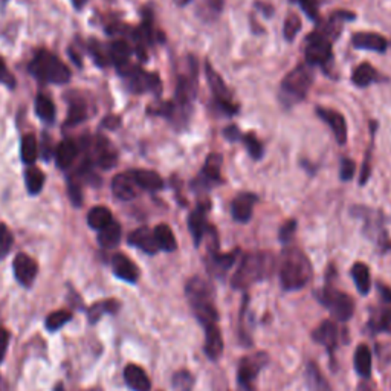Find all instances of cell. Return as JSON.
<instances>
[{"instance_id": "cell-1", "label": "cell", "mask_w": 391, "mask_h": 391, "mask_svg": "<svg viewBox=\"0 0 391 391\" xmlns=\"http://www.w3.org/2000/svg\"><path fill=\"white\" fill-rule=\"evenodd\" d=\"M185 294L199 323L203 327L217 324L219 313L216 303H214V298H216L214 294L216 292H214V288L208 280L202 277H193L188 280Z\"/></svg>"}, {"instance_id": "cell-2", "label": "cell", "mask_w": 391, "mask_h": 391, "mask_svg": "<svg viewBox=\"0 0 391 391\" xmlns=\"http://www.w3.org/2000/svg\"><path fill=\"white\" fill-rule=\"evenodd\" d=\"M312 278V265L300 249H288L281 258L280 280L285 290L303 289Z\"/></svg>"}, {"instance_id": "cell-3", "label": "cell", "mask_w": 391, "mask_h": 391, "mask_svg": "<svg viewBox=\"0 0 391 391\" xmlns=\"http://www.w3.org/2000/svg\"><path fill=\"white\" fill-rule=\"evenodd\" d=\"M274 267V257L267 252H251L244 256L239 269L231 280L234 289H248L254 283L266 278Z\"/></svg>"}, {"instance_id": "cell-4", "label": "cell", "mask_w": 391, "mask_h": 391, "mask_svg": "<svg viewBox=\"0 0 391 391\" xmlns=\"http://www.w3.org/2000/svg\"><path fill=\"white\" fill-rule=\"evenodd\" d=\"M29 72L40 83L65 84L71 80L67 66L49 51H38L29 63Z\"/></svg>"}, {"instance_id": "cell-5", "label": "cell", "mask_w": 391, "mask_h": 391, "mask_svg": "<svg viewBox=\"0 0 391 391\" xmlns=\"http://www.w3.org/2000/svg\"><path fill=\"white\" fill-rule=\"evenodd\" d=\"M313 81V74L309 66L300 65L292 72H289L281 84L283 95L288 98L289 103L300 101L308 94Z\"/></svg>"}, {"instance_id": "cell-6", "label": "cell", "mask_w": 391, "mask_h": 391, "mask_svg": "<svg viewBox=\"0 0 391 391\" xmlns=\"http://www.w3.org/2000/svg\"><path fill=\"white\" fill-rule=\"evenodd\" d=\"M118 72L122 78L127 81V88L132 90L133 94H144V92L160 94L163 84H160V80L156 74L144 72L142 69L130 63L118 67Z\"/></svg>"}, {"instance_id": "cell-7", "label": "cell", "mask_w": 391, "mask_h": 391, "mask_svg": "<svg viewBox=\"0 0 391 391\" xmlns=\"http://www.w3.org/2000/svg\"><path fill=\"white\" fill-rule=\"evenodd\" d=\"M318 300L324 308L331 310L333 318L342 321V323L353 317L355 301L353 298L349 297L347 294L340 292V290L327 286L318 292Z\"/></svg>"}, {"instance_id": "cell-8", "label": "cell", "mask_w": 391, "mask_h": 391, "mask_svg": "<svg viewBox=\"0 0 391 391\" xmlns=\"http://www.w3.org/2000/svg\"><path fill=\"white\" fill-rule=\"evenodd\" d=\"M266 364H267L266 353H256L252 356L243 358L239 363V370H237V382H239V385L244 391H254L258 373L262 372Z\"/></svg>"}, {"instance_id": "cell-9", "label": "cell", "mask_w": 391, "mask_h": 391, "mask_svg": "<svg viewBox=\"0 0 391 391\" xmlns=\"http://www.w3.org/2000/svg\"><path fill=\"white\" fill-rule=\"evenodd\" d=\"M332 58V43L321 31L308 37L306 44V60L309 65H326Z\"/></svg>"}, {"instance_id": "cell-10", "label": "cell", "mask_w": 391, "mask_h": 391, "mask_svg": "<svg viewBox=\"0 0 391 391\" xmlns=\"http://www.w3.org/2000/svg\"><path fill=\"white\" fill-rule=\"evenodd\" d=\"M205 75H206V80H208L214 98H216L217 104L222 107V109H224V112H226V113L237 112V106L233 103L231 92H229V89L226 88V84L224 80H222V76L214 71L208 63H206V66H205Z\"/></svg>"}, {"instance_id": "cell-11", "label": "cell", "mask_w": 391, "mask_h": 391, "mask_svg": "<svg viewBox=\"0 0 391 391\" xmlns=\"http://www.w3.org/2000/svg\"><path fill=\"white\" fill-rule=\"evenodd\" d=\"M208 211H210V203L202 202L197 205V208L191 213L188 217V229L191 235H193L196 244H199L205 239V235L210 229L208 222H206V214H208Z\"/></svg>"}, {"instance_id": "cell-12", "label": "cell", "mask_w": 391, "mask_h": 391, "mask_svg": "<svg viewBox=\"0 0 391 391\" xmlns=\"http://www.w3.org/2000/svg\"><path fill=\"white\" fill-rule=\"evenodd\" d=\"M318 117L326 121L328 126H331L335 140L338 141L340 145H344L347 141V124L346 119L341 113L335 112V110H328V109H323V107H318L317 109Z\"/></svg>"}, {"instance_id": "cell-13", "label": "cell", "mask_w": 391, "mask_h": 391, "mask_svg": "<svg viewBox=\"0 0 391 391\" xmlns=\"http://www.w3.org/2000/svg\"><path fill=\"white\" fill-rule=\"evenodd\" d=\"M14 275L20 285L31 286L38 272L37 263L26 254H19L14 258Z\"/></svg>"}, {"instance_id": "cell-14", "label": "cell", "mask_w": 391, "mask_h": 391, "mask_svg": "<svg viewBox=\"0 0 391 391\" xmlns=\"http://www.w3.org/2000/svg\"><path fill=\"white\" fill-rule=\"evenodd\" d=\"M313 340L318 344H321L324 349H327L328 353H333V350L338 346V327L333 323V321L327 319L323 321L313 332Z\"/></svg>"}, {"instance_id": "cell-15", "label": "cell", "mask_w": 391, "mask_h": 391, "mask_svg": "<svg viewBox=\"0 0 391 391\" xmlns=\"http://www.w3.org/2000/svg\"><path fill=\"white\" fill-rule=\"evenodd\" d=\"M112 271L118 278L127 283H136L138 278H140V269H138V266L124 254L113 256Z\"/></svg>"}, {"instance_id": "cell-16", "label": "cell", "mask_w": 391, "mask_h": 391, "mask_svg": "<svg viewBox=\"0 0 391 391\" xmlns=\"http://www.w3.org/2000/svg\"><path fill=\"white\" fill-rule=\"evenodd\" d=\"M128 243L132 247L140 248L141 251H144L145 254H156L159 251L158 243L155 240V234H153L151 229H149L147 226H141L135 229V231L128 235Z\"/></svg>"}, {"instance_id": "cell-17", "label": "cell", "mask_w": 391, "mask_h": 391, "mask_svg": "<svg viewBox=\"0 0 391 391\" xmlns=\"http://www.w3.org/2000/svg\"><path fill=\"white\" fill-rule=\"evenodd\" d=\"M257 202V196L252 193H242L237 196L233 205H231V213L233 217L237 222L247 224V222L252 217V211H254V205Z\"/></svg>"}, {"instance_id": "cell-18", "label": "cell", "mask_w": 391, "mask_h": 391, "mask_svg": "<svg viewBox=\"0 0 391 391\" xmlns=\"http://www.w3.org/2000/svg\"><path fill=\"white\" fill-rule=\"evenodd\" d=\"M205 355L211 361H216L224 353V338H222L220 328L217 324H211L205 327Z\"/></svg>"}, {"instance_id": "cell-19", "label": "cell", "mask_w": 391, "mask_h": 391, "mask_svg": "<svg viewBox=\"0 0 391 391\" xmlns=\"http://www.w3.org/2000/svg\"><path fill=\"white\" fill-rule=\"evenodd\" d=\"M351 43L358 49H367V51H376V52H385L387 49V40L385 37L376 33H358L351 37Z\"/></svg>"}, {"instance_id": "cell-20", "label": "cell", "mask_w": 391, "mask_h": 391, "mask_svg": "<svg viewBox=\"0 0 391 391\" xmlns=\"http://www.w3.org/2000/svg\"><path fill=\"white\" fill-rule=\"evenodd\" d=\"M124 379L126 384L133 391H150L151 388V382L147 376V373H145L140 365H127L124 370Z\"/></svg>"}, {"instance_id": "cell-21", "label": "cell", "mask_w": 391, "mask_h": 391, "mask_svg": "<svg viewBox=\"0 0 391 391\" xmlns=\"http://www.w3.org/2000/svg\"><path fill=\"white\" fill-rule=\"evenodd\" d=\"M112 191L119 201H132L136 196V183L128 173L117 174L112 181Z\"/></svg>"}, {"instance_id": "cell-22", "label": "cell", "mask_w": 391, "mask_h": 391, "mask_svg": "<svg viewBox=\"0 0 391 391\" xmlns=\"http://www.w3.org/2000/svg\"><path fill=\"white\" fill-rule=\"evenodd\" d=\"M128 174L132 176V179L136 183V187H140L142 190L159 191L160 188L164 187L163 178H160V176L156 172H151V170H133V172H130Z\"/></svg>"}, {"instance_id": "cell-23", "label": "cell", "mask_w": 391, "mask_h": 391, "mask_svg": "<svg viewBox=\"0 0 391 391\" xmlns=\"http://www.w3.org/2000/svg\"><path fill=\"white\" fill-rule=\"evenodd\" d=\"M237 256H239V251H233L229 252V254H220L219 249L217 251H210V256H208V267L217 275L225 274L229 267H231L235 260Z\"/></svg>"}, {"instance_id": "cell-24", "label": "cell", "mask_w": 391, "mask_h": 391, "mask_svg": "<svg viewBox=\"0 0 391 391\" xmlns=\"http://www.w3.org/2000/svg\"><path fill=\"white\" fill-rule=\"evenodd\" d=\"M76 155H78V145H76L72 140L61 141L56 150L57 167L61 168V170H66V168L74 164Z\"/></svg>"}, {"instance_id": "cell-25", "label": "cell", "mask_w": 391, "mask_h": 391, "mask_svg": "<svg viewBox=\"0 0 391 391\" xmlns=\"http://www.w3.org/2000/svg\"><path fill=\"white\" fill-rule=\"evenodd\" d=\"M220 168H222V156L219 153H211V155L206 158L205 160V167L202 172V179L205 185V182L211 183V185H216V183H222V174H220Z\"/></svg>"}, {"instance_id": "cell-26", "label": "cell", "mask_w": 391, "mask_h": 391, "mask_svg": "<svg viewBox=\"0 0 391 391\" xmlns=\"http://www.w3.org/2000/svg\"><path fill=\"white\" fill-rule=\"evenodd\" d=\"M306 384L309 391H332L331 384L315 363H309L306 367Z\"/></svg>"}, {"instance_id": "cell-27", "label": "cell", "mask_w": 391, "mask_h": 391, "mask_svg": "<svg viewBox=\"0 0 391 391\" xmlns=\"http://www.w3.org/2000/svg\"><path fill=\"white\" fill-rule=\"evenodd\" d=\"M107 51H109V60L117 67L127 65L130 61V57H132V46H130L126 40L113 42Z\"/></svg>"}, {"instance_id": "cell-28", "label": "cell", "mask_w": 391, "mask_h": 391, "mask_svg": "<svg viewBox=\"0 0 391 391\" xmlns=\"http://www.w3.org/2000/svg\"><path fill=\"white\" fill-rule=\"evenodd\" d=\"M121 234H122V231H121L119 224L118 222L112 220L109 225L104 226L103 229H99L98 243L106 249L115 248V247H118V243L121 242Z\"/></svg>"}, {"instance_id": "cell-29", "label": "cell", "mask_w": 391, "mask_h": 391, "mask_svg": "<svg viewBox=\"0 0 391 391\" xmlns=\"http://www.w3.org/2000/svg\"><path fill=\"white\" fill-rule=\"evenodd\" d=\"M351 277L356 285V289L363 295H367L372 289V278H370V269L365 263H355L351 267Z\"/></svg>"}, {"instance_id": "cell-30", "label": "cell", "mask_w": 391, "mask_h": 391, "mask_svg": "<svg viewBox=\"0 0 391 391\" xmlns=\"http://www.w3.org/2000/svg\"><path fill=\"white\" fill-rule=\"evenodd\" d=\"M155 240L158 243V248L163 249L165 252H173L178 248V242L174 239V234L172 231V228L165 225V224H160L155 228Z\"/></svg>"}, {"instance_id": "cell-31", "label": "cell", "mask_w": 391, "mask_h": 391, "mask_svg": "<svg viewBox=\"0 0 391 391\" xmlns=\"http://www.w3.org/2000/svg\"><path fill=\"white\" fill-rule=\"evenodd\" d=\"M355 369L359 376L370 378L372 376V351L367 346H359L355 351Z\"/></svg>"}, {"instance_id": "cell-32", "label": "cell", "mask_w": 391, "mask_h": 391, "mask_svg": "<svg viewBox=\"0 0 391 391\" xmlns=\"http://www.w3.org/2000/svg\"><path fill=\"white\" fill-rule=\"evenodd\" d=\"M369 327L374 333L391 331V309L388 306H384V308L373 313L369 321Z\"/></svg>"}, {"instance_id": "cell-33", "label": "cell", "mask_w": 391, "mask_h": 391, "mask_svg": "<svg viewBox=\"0 0 391 391\" xmlns=\"http://www.w3.org/2000/svg\"><path fill=\"white\" fill-rule=\"evenodd\" d=\"M118 160V155L109 144H107L106 140H101L97 145V164L104 168V170H109V168H113L117 165Z\"/></svg>"}, {"instance_id": "cell-34", "label": "cell", "mask_w": 391, "mask_h": 391, "mask_svg": "<svg viewBox=\"0 0 391 391\" xmlns=\"http://www.w3.org/2000/svg\"><path fill=\"white\" fill-rule=\"evenodd\" d=\"M112 220V213L109 208H106V206H95V208H92L88 214L89 226L92 229H98V231L109 225Z\"/></svg>"}, {"instance_id": "cell-35", "label": "cell", "mask_w": 391, "mask_h": 391, "mask_svg": "<svg viewBox=\"0 0 391 391\" xmlns=\"http://www.w3.org/2000/svg\"><path fill=\"white\" fill-rule=\"evenodd\" d=\"M374 78H376V71H374V67L369 63H363L356 66L353 75H351V80H353L358 88L370 86Z\"/></svg>"}, {"instance_id": "cell-36", "label": "cell", "mask_w": 391, "mask_h": 391, "mask_svg": "<svg viewBox=\"0 0 391 391\" xmlns=\"http://www.w3.org/2000/svg\"><path fill=\"white\" fill-rule=\"evenodd\" d=\"M118 309H119V303L117 300H106V301L95 303L94 306H90L88 310L89 321L90 323H97L104 313H117Z\"/></svg>"}, {"instance_id": "cell-37", "label": "cell", "mask_w": 391, "mask_h": 391, "mask_svg": "<svg viewBox=\"0 0 391 391\" xmlns=\"http://www.w3.org/2000/svg\"><path fill=\"white\" fill-rule=\"evenodd\" d=\"M20 153H22V160L26 165H33L35 163V159L38 156V144L34 135L29 133L23 136Z\"/></svg>"}, {"instance_id": "cell-38", "label": "cell", "mask_w": 391, "mask_h": 391, "mask_svg": "<svg viewBox=\"0 0 391 391\" xmlns=\"http://www.w3.org/2000/svg\"><path fill=\"white\" fill-rule=\"evenodd\" d=\"M35 113L44 122H52L56 119V106L48 97L38 95L35 98Z\"/></svg>"}, {"instance_id": "cell-39", "label": "cell", "mask_w": 391, "mask_h": 391, "mask_svg": "<svg viewBox=\"0 0 391 391\" xmlns=\"http://www.w3.org/2000/svg\"><path fill=\"white\" fill-rule=\"evenodd\" d=\"M25 181L29 194H38L44 185V174L40 168L29 167L25 173Z\"/></svg>"}, {"instance_id": "cell-40", "label": "cell", "mask_w": 391, "mask_h": 391, "mask_svg": "<svg viewBox=\"0 0 391 391\" xmlns=\"http://www.w3.org/2000/svg\"><path fill=\"white\" fill-rule=\"evenodd\" d=\"M72 319V313L71 312H67V310H56V312H52L48 315V318H46V328H48L49 332H56L58 331L60 327H63L65 324H67L69 321Z\"/></svg>"}, {"instance_id": "cell-41", "label": "cell", "mask_w": 391, "mask_h": 391, "mask_svg": "<svg viewBox=\"0 0 391 391\" xmlns=\"http://www.w3.org/2000/svg\"><path fill=\"white\" fill-rule=\"evenodd\" d=\"M88 117V109L86 104L83 101H72L69 106V113L66 118V126H76L86 119Z\"/></svg>"}, {"instance_id": "cell-42", "label": "cell", "mask_w": 391, "mask_h": 391, "mask_svg": "<svg viewBox=\"0 0 391 391\" xmlns=\"http://www.w3.org/2000/svg\"><path fill=\"white\" fill-rule=\"evenodd\" d=\"M194 379L193 374L187 370H179L178 373H174L173 376V387L176 391H193Z\"/></svg>"}, {"instance_id": "cell-43", "label": "cell", "mask_w": 391, "mask_h": 391, "mask_svg": "<svg viewBox=\"0 0 391 391\" xmlns=\"http://www.w3.org/2000/svg\"><path fill=\"white\" fill-rule=\"evenodd\" d=\"M242 141L247 147L248 153L251 155L252 159H260L263 156V145L260 144V141L257 140V136L254 133H248L242 138Z\"/></svg>"}, {"instance_id": "cell-44", "label": "cell", "mask_w": 391, "mask_h": 391, "mask_svg": "<svg viewBox=\"0 0 391 391\" xmlns=\"http://www.w3.org/2000/svg\"><path fill=\"white\" fill-rule=\"evenodd\" d=\"M301 29V20L298 15L290 14L289 17H286L285 22V38L288 42H292L295 35L298 34V31Z\"/></svg>"}, {"instance_id": "cell-45", "label": "cell", "mask_w": 391, "mask_h": 391, "mask_svg": "<svg viewBox=\"0 0 391 391\" xmlns=\"http://www.w3.org/2000/svg\"><path fill=\"white\" fill-rule=\"evenodd\" d=\"M14 237L5 224H0V260H2L13 247Z\"/></svg>"}, {"instance_id": "cell-46", "label": "cell", "mask_w": 391, "mask_h": 391, "mask_svg": "<svg viewBox=\"0 0 391 391\" xmlns=\"http://www.w3.org/2000/svg\"><path fill=\"white\" fill-rule=\"evenodd\" d=\"M292 2L300 3L303 11L308 14L310 19H318V0H292Z\"/></svg>"}, {"instance_id": "cell-47", "label": "cell", "mask_w": 391, "mask_h": 391, "mask_svg": "<svg viewBox=\"0 0 391 391\" xmlns=\"http://www.w3.org/2000/svg\"><path fill=\"white\" fill-rule=\"evenodd\" d=\"M355 174V163L351 159L346 158L341 160V167H340V176L342 181H350L353 178Z\"/></svg>"}, {"instance_id": "cell-48", "label": "cell", "mask_w": 391, "mask_h": 391, "mask_svg": "<svg viewBox=\"0 0 391 391\" xmlns=\"http://www.w3.org/2000/svg\"><path fill=\"white\" fill-rule=\"evenodd\" d=\"M295 231H297V222L295 220H288L286 224L283 225L281 229H280V240L283 243H288L294 237Z\"/></svg>"}, {"instance_id": "cell-49", "label": "cell", "mask_w": 391, "mask_h": 391, "mask_svg": "<svg viewBox=\"0 0 391 391\" xmlns=\"http://www.w3.org/2000/svg\"><path fill=\"white\" fill-rule=\"evenodd\" d=\"M0 83L5 84L8 88H14L15 86V80L13 74L8 71V67L5 65V61L0 58Z\"/></svg>"}, {"instance_id": "cell-50", "label": "cell", "mask_w": 391, "mask_h": 391, "mask_svg": "<svg viewBox=\"0 0 391 391\" xmlns=\"http://www.w3.org/2000/svg\"><path fill=\"white\" fill-rule=\"evenodd\" d=\"M8 344H10V332L6 328L0 327V363L3 361V358L6 355Z\"/></svg>"}, {"instance_id": "cell-51", "label": "cell", "mask_w": 391, "mask_h": 391, "mask_svg": "<svg viewBox=\"0 0 391 391\" xmlns=\"http://www.w3.org/2000/svg\"><path fill=\"white\" fill-rule=\"evenodd\" d=\"M69 196H71V201L75 206H80L81 205V190L78 187V183L76 182H71L69 183Z\"/></svg>"}, {"instance_id": "cell-52", "label": "cell", "mask_w": 391, "mask_h": 391, "mask_svg": "<svg viewBox=\"0 0 391 391\" xmlns=\"http://www.w3.org/2000/svg\"><path fill=\"white\" fill-rule=\"evenodd\" d=\"M224 135L228 138L229 141L234 142V141H239V138H240V130L237 128L235 126H229L225 128V132Z\"/></svg>"}, {"instance_id": "cell-53", "label": "cell", "mask_w": 391, "mask_h": 391, "mask_svg": "<svg viewBox=\"0 0 391 391\" xmlns=\"http://www.w3.org/2000/svg\"><path fill=\"white\" fill-rule=\"evenodd\" d=\"M378 289L381 292V297L384 298L385 304H391V289L388 286H384V285H378Z\"/></svg>"}, {"instance_id": "cell-54", "label": "cell", "mask_w": 391, "mask_h": 391, "mask_svg": "<svg viewBox=\"0 0 391 391\" xmlns=\"http://www.w3.org/2000/svg\"><path fill=\"white\" fill-rule=\"evenodd\" d=\"M51 138L48 140V138H43V158L44 160H48L51 158Z\"/></svg>"}, {"instance_id": "cell-55", "label": "cell", "mask_w": 391, "mask_h": 391, "mask_svg": "<svg viewBox=\"0 0 391 391\" xmlns=\"http://www.w3.org/2000/svg\"><path fill=\"white\" fill-rule=\"evenodd\" d=\"M176 3H178L179 6H183V5H187L188 2H191V0H174Z\"/></svg>"}, {"instance_id": "cell-56", "label": "cell", "mask_w": 391, "mask_h": 391, "mask_svg": "<svg viewBox=\"0 0 391 391\" xmlns=\"http://www.w3.org/2000/svg\"><path fill=\"white\" fill-rule=\"evenodd\" d=\"M74 2L76 6H81L84 2H86V0H74Z\"/></svg>"}, {"instance_id": "cell-57", "label": "cell", "mask_w": 391, "mask_h": 391, "mask_svg": "<svg viewBox=\"0 0 391 391\" xmlns=\"http://www.w3.org/2000/svg\"><path fill=\"white\" fill-rule=\"evenodd\" d=\"M56 391H65V387L61 385V384H58V385L56 387Z\"/></svg>"}, {"instance_id": "cell-58", "label": "cell", "mask_w": 391, "mask_h": 391, "mask_svg": "<svg viewBox=\"0 0 391 391\" xmlns=\"http://www.w3.org/2000/svg\"><path fill=\"white\" fill-rule=\"evenodd\" d=\"M90 391H101V390H90Z\"/></svg>"}, {"instance_id": "cell-59", "label": "cell", "mask_w": 391, "mask_h": 391, "mask_svg": "<svg viewBox=\"0 0 391 391\" xmlns=\"http://www.w3.org/2000/svg\"><path fill=\"white\" fill-rule=\"evenodd\" d=\"M318 2H319V0H318Z\"/></svg>"}]
</instances>
